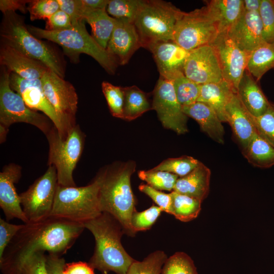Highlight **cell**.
I'll use <instances>...</instances> for the list:
<instances>
[{
    "label": "cell",
    "instance_id": "obj_46",
    "mask_svg": "<svg viewBox=\"0 0 274 274\" xmlns=\"http://www.w3.org/2000/svg\"><path fill=\"white\" fill-rule=\"evenodd\" d=\"M23 226L24 224H13L0 218V259L11 240Z\"/></svg>",
    "mask_w": 274,
    "mask_h": 274
},
{
    "label": "cell",
    "instance_id": "obj_4",
    "mask_svg": "<svg viewBox=\"0 0 274 274\" xmlns=\"http://www.w3.org/2000/svg\"><path fill=\"white\" fill-rule=\"evenodd\" d=\"M84 21L82 20L73 23L71 28L60 31H49L32 25L27 27L37 38L45 39L60 46L71 59L76 61L80 54H86L96 60L108 73L114 74L118 64L108 51L88 33Z\"/></svg>",
    "mask_w": 274,
    "mask_h": 274
},
{
    "label": "cell",
    "instance_id": "obj_12",
    "mask_svg": "<svg viewBox=\"0 0 274 274\" xmlns=\"http://www.w3.org/2000/svg\"><path fill=\"white\" fill-rule=\"evenodd\" d=\"M45 95L55 111L67 136L76 125L78 97L73 85L50 70L41 79Z\"/></svg>",
    "mask_w": 274,
    "mask_h": 274
},
{
    "label": "cell",
    "instance_id": "obj_20",
    "mask_svg": "<svg viewBox=\"0 0 274 274\" xmlns=\"http://www.w3.org/2000/svg\"><path fill=\"white\" fill-rule=\"evenodd\" d=\"M227 34L249 56L254 49L265 42L263 38L262 23L258 12L244 10Z\"/></svg>",
    "mask_w": 274,
    "mask_h": 274
},
{
    "label": "cell",
    "instance_id": "obj_15",
    "mask_svg": "<svg viewBox=\"0 0 274 274\" xmlns=\"http://www.w3.org/2000/svg\"><path fill=\"white\" fill-rule=\"evenodd\" d=\"M11 88L20 95L30 109L42 112L53 122L62 139L66 137L63 127L53 108L46 98L41 79L27 80L11 72L9 77Z\"/></svg>",
    "mask_w": 274,
    "mask_h": 274
},
{
    "label": "cell",
    "instance_id": "obj_3",
    "mask_svg": "<svg viewBox=\"0 0 274 274\" xmlns=\"http://www.w3.org/2000/svg\"><path fill=\"white\" fill-rule=\"evenodd\" d=\"M136 165L133 161L110 166L100 172L99 204L102 212L113 216L122 226L125 234H135L131 218L135 209V199L130 179Z\"/></svg>",
    "mask_w": 274,
    "mask_h": 274
},
{
    "label": "cell",
    "instance_id": "obj_19",
    "mask_svg": "<svg viewBox=\"0 0 274 274\" xmlns=\"http://www.w3.org/2000/svg\"><path fill=\"white\" fill-rule=\"evenodd\" d=\"M160 75L172 81L177 75L184 73V66L189 51L173 41L160 42L149 46Z\"/></svg>",
    "mask_w": 274,
    "mask_h": 274
},
{
    "label": "cell",
    "instance_id": "obj_50",
    "mask_svg": "<svg viewBox=\"0 0 274 274\" xmlns=\"http://www.w3.org/2000/svg\"><path fill=\"white\" fill-rule=\"evenodd\" d=\"M94 270L89 263L81 261L66 263L63 274H94Z\"/></svg>",
    "mask_w": 274,
    "mask_h": 274
},
{
    "label": "cell",
    "instance_id": "obj_24",
    "mask_svg": "<svg viewBox=\"0 0 274 274\" xmlns=\"http://www.w3.org/2000/svg\"><path fill=\"white\" fill-rule=\"evenodd\" d=\"M206 4L219 33H227L244 11L243 0H211Z\"/></svg>",
    "mask_w": 274,
    "mask_h": 274
},
{
    "label": "cell",
    "instance_id": "obj_40",
    "mask_svg": "<svg viewBox=\"0 0 274 274\" xmlns=\"http://www.w3.org/2000/svg\"><path fill=\"white\" fill-rule=\"evenodd\" d=\"M101 88L112 116L122 119L124 104L123 87L104 81L101 84Z\"/></svg>",
    "mask_w": 274,
    "mask_h": 274
},
{
    "label": "cell",
    "instance_id": "obj_38",
    "mask_svg": "<svg viewBox=\"0 0 274 274\" xmlns=\"http://www.w3.org/2000/svg\"><path fill=\"white\" fill-rule=\"evenodd\" d=\"M143 0H110L108 13L117 19H126L134 23Z\"/></svg>",
    "mask_w": 274,
    "mask_h": 274
},
{
    "label": "cell",
    "instance_id": "obj_45",
    "mask_svg": "<svg viewBox=\"0 0 274 274\" xmlns=\"http://www.w3.org/2000/svg\"><path fill=\"white\" fill-rule=\"evenodd\" d=\"M19 274H49L45 252H37L30 256L22 265Z\"/></svg>",
    "mask_w": 274,
    "mask_h": 274
},
{
    "label": "cell",
    "instance_id": "obj_35",
    "mask_svg": "<svg viewBox=\"0 0 274 274\" xmlns=\"http://www.w3.org/2000/svg\"><path fill=\"white\" fill-rule=\"evenodd\" d=\"M161 274H198L191 258L183 252H177L164 262Z\"/></svg>",
    "mask_w": 274,
    "mask_h": 274
},
{
    "label": "cell",
    "instance_id": "obj_42",
    "mask_svg": "<svg viewBox=\"0 0 274 274\" xmlns=\"http://www.w3.org/2000/svg\"><path fill=\"white\" fill-rule=\"evenodd\" d=\"M259 13L264 41L274 44V0H261Z\"/></svg>",
    "mask_w": 274,
    "mask_h": 274
},
{
    "label": "cell",
    "instance_id": "obj_28",
    "mask_svg": "<svg viewBox=\"0 0 274 274\" xmlns=\"http://www.w3.org/2000/svg\"><path fill=\"white\" fill-rule=\"evenodd\" d=\"M82 19L90 25L93 39L102 48L107 50L116 24V19L110 16L106 9L90 10L84 8Z\"/></svg>",
    "mask_w": 274,
    "mask_h": 274
},
{
    "label": "cell",
    "instance_id": "obj_5",
    "mask_svg": "<svg viewBox=\"0 0 274 274\" xmlns=\"http://www.w3.org/2000/svg\"><path fill=\"white\" fill-rule=\"evenodd\" d=\"M0 32L2 43L42 62L63 78L64 68L62 59L53 48L30 32L23 16L15 12L4 13Z\"/></svg>",
    "mask_w": 274,
    "mask_h": 274
},
{
    "label": "cell",
    "instance_id": "obj_47",
    "mask_svg": "<svg viewBox=\"0 0 274 274\" xmlns=\"http://www.w3.org/2000/svg\"><path fill=\"white\" fill-rule=\"evenodd\" d=\"M72 26L70 17L59 9L47 19L45 29L49 31H60L70 29Z\"/></svg>",
    "mask_w": 274,
    "mask_h": 274
},
{
    "label": "cell",
    "instance_id": "obj_37",
    "mask_svg": "<svg viewBox=\"0 0 274 274\" xmlns=\"http://www.w3.org/2000/svg\"><path fill=\"white\" fill-rule=\"evenodd\" d=\"M138 176L148 185L158 190H174L179 176L164 171L140 170Z\"/></svg>",
    "mask_w": 274,
    "mask_h": 274
},
{
    "label": "cell",
    "instance_id": "obj_9",
    "mask_svg": "<svg viewBox=\"0 0 274 274\" xmlns=\"http://www.w3.org/2000/svg\"><path fill=\"white\" fill-rule=\"evenodd\" d=\"M11 72L2 66L0 76V126L7 130L13 123L31 124L47 135L54 126L46 116L28 108L19 94L10 86Z\"/></svg>",
    "mask_w": 274,
    "mask_h": 274
},
{
    "label": "cell",
    "instance_id": "obj_1",
    "mask_svg": "<svg viewBox=\"0 0 274 274\" xmlns=\"http://www.w3.org/2000/svg\"><path fill=\"white\" fill-rule=\"evenodd\" d=\"M85 228L84 225L52 216L24 223L0 259L2 274H19L24 262L39 252L62 257Z\"/></svg>",
    "mask_w": 274,
    "mask_h": 274
},
{
    "label": "cell",
    "instance_id": "obj_51",
    "mask_svg": "<svg viewBox=\"0 0 274 274\" xmlns=\"http://www.w3.org/2000/svg\"><path fill=\"white\" fill-rule=\"evenodd\" d=\"M30 2L26 0H1L0 10L3 14L7 12H15L16 10L24 13L27 10L26 4H29Z\"/></svg>",
    "mask_w": 274,
    "mask_h": 274
},
{
    "label": "cell",
    "instance_id": "obj_26",
    "mask_svg": "<svg viewBox=\"0 0 274 274\" xmlns=\"http://www.w3.org/2000/svg\"><path fill=\"white\" fill-rule=\"evenodd\" d=\"M211 175L210 169L200 162L189 174L178 178L173 191L202 201L209 192Z\"/></svg>",
    "mask_w": 274,
    "mask_h": 274
},
{
    "label": "cell",
    "instance_id": "obj_13",
    "mask_svg": "<svg viewBox=\"0 0 274 274\" xmlns=\"http://www.w3.org/2000/svg\"><path fill=\"white\" fill-rule=\"evenodd\" d=\"M152 107L165 128L178 134L188 131L187 116L177 98L172 81L160 76L153 91Z\"/></svg>",
    "mask_w": 274,
    "mask_h": 274
},
{
    "label": "cell",
    "instance_id": "obj_41",
    "mask_svg": "<svg viewBox=\"0 0 274 274\" xmlns=\"http://www.w3.org/2000/svg\"><path fill=\"white\" fill-rule=\"evenodd\" d=\"M162 211L159 207L154 205L142 212H139L135 210L131 218V225L134 233L150 229Z\"/></svg>",
    "mask_w": 274,
    "mask_h": 274
},
{
    "label": "cell",
    "instance_id": "obj_52",
    "mask_svg": "<svg viewBox=\"0 0 274 274\" xmlns=\"http://www.w3.org/2000/svg\"><path fill=\"white\" fill-rule=\"evenodd\" d=\"M110 0H81L86 10L106 9Z\"/></svg>",
    "mask_w": 274,
    "mask_h": 274
},
{
    "label": "cell",
    "instance_id": "obj_7",
    "mask_svg": "<svg viewBox=\"0 0 274 274\" xmlns=\"http://www.w3.org/2000/svg\"><path fill=\"white\" fill-rule=\"evenodd\" d=\"M183 11L171 3L143 0L134 20L142 47L160 42L173 41L176 22Z\"/></svg>",
    "mask_w": 274,
    "mask_h": 274
},
{
    "label": "cell",
    "instance_id": "obj_10",
    "mask_svg": "<svg viewBox=\"0 0 274 274\" xmlns=\"http://www.w3.org/2000/svg\"><path fill=\"white\" fill-rule=\"evenodd\" d=\"M219 33L206 6L190 12H182L177 20L173 41L190 51L210 45Z\"/></svg>",
    "mask_w": 274,
    "mask_h": 274
},
{
    "label": "cell",
    "instance_id": "obj_39",
    "mask_svg": "<svg viewBox=\"0 0 274 274\" xmlns=\"http://www.w3.org/2000/svg\"><path fill=\"white\" fill-rule=\"evenodd\" d=\"M250 115L257 133L274 147V104L270 102L267 109L259 116Z\"/></svg>",
    "mask_w": 274,
    "mask_h": 274
},
{
    "label": "cell",
    "instance_id": "obj_8",
    "mask_svg": "<svg viewBox=\"0 0 274 274\" xmlns=\"http://www.w3.org/2000/svg\"><path fill=\"white\" fill-rule=\"evenodd\" d=\"M46 135L49 145L48 165L56 168L58 184L76 186L73 174L83 150V132L76 125L68 131L66 138L62 139L54 126Z\"/></svg>",
    "mask_w": 274,
    "mask_h": 274
},
{
    "label": "cell",
    "instance_id": "obj_44",
    "mask_svg": "<svg viewBox=\"0 0 274 274\" xmlns=\"http://www.w3.org/2000/svg\"><path fill=\"white\" fill-rule=\"evenodd\" d=\"M139 190L149 196L162 211L170 214L172 206L171 193L167 194L148 184H141Z\"/></svg>",
    "mask_w": 274,
    "mask_h": 274
},
{
    "label": "cell",
    "instance_id": "obj_11",
    "mask_svg": "<svg viewBox=\"0 0 274 274\" xmlns=\"http://www.w3.org/2000/svg\"><path fill=\"white\" fill-rule=\"evenodd\" d=\"M57 185L56 169L53 165H49L43 175L19 194L28 223L40 221L50 216Z\"/></svg>",
    "mask_w": 274,
    "mask_h": 274
},
{
    "label": "cell",
    "instance_id": "obj_14",
    "mask_svg": "<svg viewBox=\"0 0 274 274\" xmlns=\"http://www.w3.org/2000/svg\"><path fill=\"white\" fill-rule=\"evenodd\" d=\"M210 45L215 53L223 79L236 93L246 70L249 55L235 44L226 32L218 33Z\"/></svg>",
    "mask_w": 274,
    "mask_h": 274
},
{
    "label": "cell",
    "instance_id": "obj_6",
    "mask_svg": "<svg viewBox=\"0 0 274 274\" xmlns=\"http://www.w3.org/2000/svg\"><path fill=\"white\" fill-rule=\"evenodd\" d=\"M101 174L90 184L82 187L57 185L51 215L84 224L102 213L99 204Z\"/></svg>",
    "mask_w": 274,
    "mask_h": 274
},
{
    "label": "cell",
    "instance_id": "obj_43",
    "mask_svg": "<svg viewBox=\"0 0 274 274\" xmlns=\"http://www.w3.org/2000/svg\"><path fill=\"white\" fill-rule=\"evenodd\" d=\"M60 9L57 0L30 1L27 10L29 13L30 19H48Z\"/></svg>",
    "mask_w": 274,
    "mask_h": 274
},
{
    "label": "cell",
    "instance_id": "obj_33",
    "mask_svg": "<svg viewBox=\"0 0 274 274\" xmlns=\"http://www.w3.org/2000/svg\"><path fill=\"white\" fill-rule=\"evenodd\" d=\"M172 82L177 98L182 107L197 101L200 85L189 79L184 73L177 75Z\"/></svg>",
    "mask_w": 274,
    "mask_h": 274
},
{
    "label": "cell",
    "instance_id": "obj_29",
    "mask_svg": "<svg viewBox=\"0 0 274 274\" xmlns=\"http://www.w3.org/2000/svg\"><path fill=\"white\" fill-rule=\"evenodd\" d=\"M243 153L248 162L255 166L266 168L274 165V147L257 132L243 150Z\"/></svg>",
    "mask_w": 274,
    "mask_h": 274
},
{
    "label": "cell",
    "instance_id": "obj_25",
    "mask_svg": "<svg viewBox=\"0 0 274 274\" xmlns=\"http://www.w3.org/2000/svg\"><path fill=\"white\" fill-rule=\"evenodd\" d=\"M236 93L245 107L255 117L263 114L270 104L257 81L247 70L239 83Z\"/></svg>",
    "mask_w": 274,
    "mask_h": 274
},
{
    "label": "cell",
    "instance_id": "obj_27",
    "mask_svg": "<svg viewBox=\"0 0 274 274\" xmlns=\"http://www.w3.org/2000/svg\"><path fill=\"white\" fill-rule=\"evenodd\" d=\"M231 86L225 80L200 85L197 101L202 102L211 107L222 122H225V108L234 93Z\"/></svg>",
    "mask_w": 274,
    "mask_h": 274
},
{
    "label": "cell",
    "instance_id": "obj_16",
    "mask_svg": "<svg viewBox=\"0 0 274 274\" xmlns=\"http://www.w3.org/2000/svg\"><path fill=\"white\" fill-rule=\"evenodd\" d=\"M183 71L187 77L199 85L223 79L217 58L210 45L189 51Z\"/></svg>",
    "mask_w": 274,
    "mask_h": 274
},
{
    "label": "cell",
    "instance_id": "obj_36",
    "mask_svg": "<svg viewBox=\"0 0 274 274\" xmlns=\"http://www.w3.org/2000/svg\"><path fill=\"white\" fill-rule=\"evenodd\" d=\"M200 162L192 157L184 156L168 158L151 169L167 172L182 177L194 170Z\"/></svg>",
    "mask_w": 274,
    "mask_h": 274
},
{
    "label": "cell",
    "instance_id": "obj_49",
    "mask_svg": "<svg viewBox=\"0 0 274 274\" xmlns=\"http://www.w3.org/2000/svg\"><path fill=\"white\" fill-rule=\"evenodd\" d=\"M65 259L53 254L46 255V267L49 274H63Z\"/></svg>",
    "mask_w": 274,
    "mask_h": 274
},
{
    "label": "cell",
    "instance_id": "obj_18",
    "mask_svg": "<svg viewBox=\"0 0 274 274\" xmlns=\"http://www.w3.org/2000/svg\"><path fill=\"white\" fill-rule=\"evenodd\" d=\"M116 20L107 50L118 64L125 65L134 53L142 47L141 43L133 22L126 19Z\"/></svg>",
    "mask_w": 274,
    "mask_h": 274
},
{
    "label": "cell",
    "instance_id": "obj_48",
    "mask_svg": "<svg viewBox=\"0 0 274 274\" xmlns=\"http://www.w3.org/2000/svg\"><path fill=\"white\" fill-rule=\"evenodd\" d=\"M60 9L66 13L71 18L72 24L83 20V7L81 0H57Z\"/></svg>",
    "mask_w": 274,
    "mask_h": 274
},
{
    "label": "cell",
    "instance_id": "obj_23",
    "mask_svg": "<svg viewBox=\"0 0 274 274\" xmlns=\"http://www.w3.org/2000/svg\"><path fill=\"white\" fill-rule=\"evenodd\" d=\"M187 116L196 120L201 130L211 138L220 144H224V129L222 122L214 109L209 105L200 101L182 107Z\"/></svg>",
    "mask_w": 274,
    "mask_h": 274
},
{
    "label": "cell",
    "instance_id": "obj_34",
    "mask_svg": "<svg viewBox=\"0 0 274 274\" xmlns=\"http://www.w3.org/2000/svg\"><path fill=\"white\" fill-rule=\"evenodd\" d=\"M167 258L163 251H156L142 261L135 260L129 267L126 274H161L163 265Z\"/></svg>",
    "mask_w": 274,
    "mask_h": 274
},
{
    "label": "cell",
    "instance_id": "obj_32",
    "mask_svg": "<svg viewBox=\"0 0 274 274\" xmlns=\"http://www.w3.org/2000/svg\"><path fill=\"white\" fill-rule=\"evenodd\" d=\"M170 215L182 222H189L196 218L201 210L202 201L195 198L173 191Z\"/></svg>",
    "mask_w": 274,
    "mask_h": 274
},
{
    "label": "cell",
    "instance_id": "obj_2",
    "mask_svg": "<svg viewBox=\"0 0 274 274\" xmlns=\"http://www.w3.org/2000/svg\"><path fill=\"white\" fill-rule=\"evenodd\" d=\"M84 225L95 239L94 253L88 262L91 266L103 274H126L135 260L122 245L121 237L125 233L119 222L111 214L102 212Z\"/></svg>",
    "mask_w": 274,
    "mask_h": 274
},
{
    "label": "cell",
    "instance_id": "obj_30",
    "mask_svg": "<svg viewBox=\"0 0 274 274\" xmlns=\"http://www.w3.org/2000/svg\"><path fill=\"white\" fill-rule=\"evenodd\" d=\"M274 67V44L264 42L250 54L246 70L258 82Z\"/></svg>",
    "mask_w": 274,
    "mask_h": 274
},
{
    "label": "cell",
    "instance_id": "obj_53",
    "mask_svg": "<svg viewBox=\"0 0 274 274\" xmlns=\"http://www.w3.org/2000/svg\"><path fill=\"white\" fill-rule=\"evenodd\" d=\"M244 10L247 12H258L261 0H243Z\"/></svg>",
    "mask_w": 274,
    "mask_h": 274
},
{
    "label": "cell",
    "instance_id": "obj_22",
    "mask_svg": "<svg viewBox=\"0 0 274 274\" xmlns=\"http://www.w3.org/2000/svg\"><path fill=\"white\" fill-rule=\"evenodd\" d=\"M226 121L244 150L256 133L250 113L245 107L236 93H234L225 108Z\"/></svg>",
    "mask_w": 274,
    "mask_h": 274
},
{
    "label": "cell",
    "instance_id": "obj_17",
    "mask_svg": "<svg viewBox=\"0 0 274 274\" xmlns=\"http://www.w3.org/2000/svg\"><path fill=\"white\" fill-rule=\"evenodd\" d=\"M21 176V167L19 165L11 163L3 167L0 173V207L7 220L16 218L27 223L15 186Z\"/></svg>",
    "mask_w": 274,
    "mask_h": 274
},
{
    "label": "cell",
    "instance_id": "obj_21",
    "mask_svg": "<svg viewBox=\"0 0 274 274\" xmlns=\"http://www.w3.org/2000/svg\"><path fill=\"white\" fill-rule=\"evenodd\" d=\"M0 63L10 72L27 80L41 79L50 70L42 62L3 43L0 49Z\"/></svg>",
    "mask_w": 274,
    "mask_h": 274
},
{
    "label": "cell",
    "instance_id": "obj_31",
    "mask_svg": "<svg viewBox=\"0 0 274 274\" xmlns=\"http://www.w3.org/2000/svg\"><path fill=\"white\" fill-rule=\"evenodd\" d=\"M124 104L122 119L131 121L152 109L148 96L136 86L123 87Z\"/></svg>",
    "mask_w": 274,
    "mask_h": 274
}]
</instances>
